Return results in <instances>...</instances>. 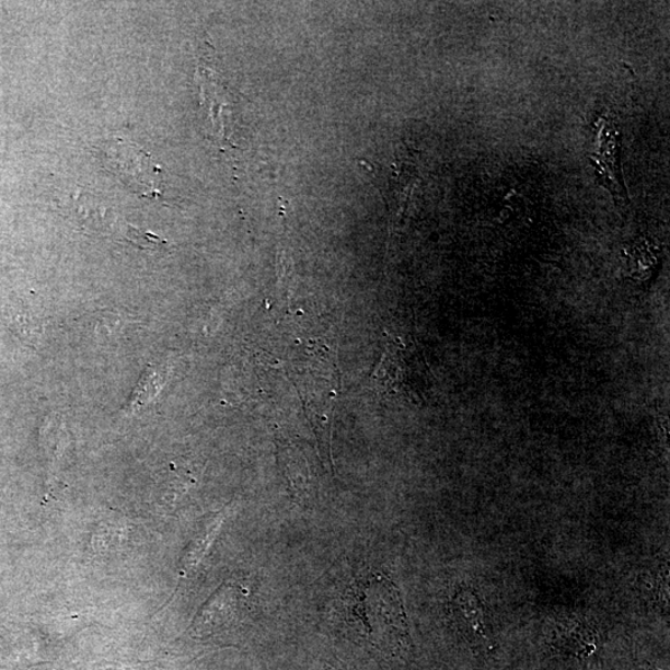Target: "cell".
Returning <instances> with one entry per match:
<instances>
[{"label":"cell","instance_id":"6da1fadb","mask_svg":"<svg viewBox=\"0 0 670 670\" xmlns=\"http://www.w3.org/2000/svg\"><path fill=\"white\" fill-rule=\"evenodd\" d=\"M603 651L600 633L581 622L557 623L542 639V658L553 670L600 668Z\"/></svg>","mask_w":670,"mask_h":670}]
</instances>
